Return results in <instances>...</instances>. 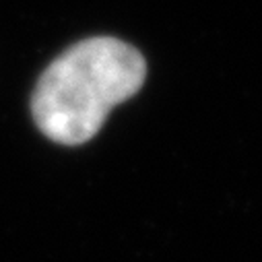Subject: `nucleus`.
<instances>
[{"label":"nucleus","instance_id":"obj_1","mask_svg":"<svg viewBox=\"0 0 262 262\" xmlns=\"http://www.w3.org/2000/svg\"><path fill=\"white\" fill-rule=\"evenodd\" d=\"M139 50L116 37H91L60 54L37 81L31 112L41 133L60 145L91 141L112 107L145 83Z\"/></svg>","mask_w":262,"mask_h":262}]
</instances>
